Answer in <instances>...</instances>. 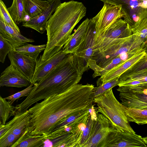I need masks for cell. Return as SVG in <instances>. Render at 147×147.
I'll list each match as a JSON object with an SVG mask.
<instances>
[{"mask_svg": "<svg viewBox=\"0 0 147 147\" xmlns=\"http://www.w3.org/2000/svg\"><path fill=\"white\" fill-rule=\"evenodd\" d=\"M94 88L88 83L78 84L65 92L36 102L28 110L31 116L28 133L32 135H47L62 119L90 109L94 102Z\"/></svg>", "mask_w": 147, "mask_h": 147, "instance_id": "obj_1", "label": "cell"}, {"mask_svg": "<svg viewBox=\"0 0 147 147\" xmlns=\"http://www.w3.org/2000/svg\"><path fill=\"white\" fill-rule=\"evenodd\" d=\"M88 69L83 59L74 53L67 54L44 78L34 84L33 89L15 107V110L23 112L38 101L65 92L78 84L82 75Z\"/></svg>", "mask_w": 147, "mask_h": 147, "instance_id": "obj_2", "label": "cell"}, {"mask_svg": "<svg viewBox=\"0 0 147 147\" xmlns=\"http://www.w3.org/2000/svg\"><path fill=\"white\" fill-rule=\"evenodd\" d=\"M82 2L70 1L61 3L47 22V42L40 57L45 61L60 51L69 39L74 28L86 14Z\"/></svg>", "mask_w": 147, "mask_h": 147, "instance_id": "obj_3", "label": "cell"}, {"mask_svg": "<svg viewBox=\"0 0 147 147\" xmlns=\"http://www.w3.org/2000/svg\"><path fill=\"white\" fill-rule=\"evenodd\" d=\"M145 46V40L135 34L115 39L107 49L93 58L95 67L94 74L99 76L103 69L114 59L125 55L132 56Z\"/></svg>", "mask_w": 147, "mask_h": 147, "instance_id": "obj_4", "label": "cell"}, {"mask_svg": "<svg viewBox=\"0 0 147 147\" xmlns=\"http://www.w3.org/2000/svg\"><path fill=\"white\" fill-rule=\"evenodd\" d=\"M93 101L98 106L96 112L106 117L118 131L136 134L129 124L123 105L115 98L112 88L94 98Z\"/></svg>", "mask_w": 147, "mask_h": 147, "instance_id": "obj_5", "label": "cell"}, {"mask_svg": "<svg viewBox=\"0 0 147 147\" xmlns=\"http://www.w3.org/2000/svg\"><path fill=\"white\" fill-rule=\"evenodd\" d=\"M129 24L120 18L111 25L103 34L94 39L93 58L102 53L116 39L132 34Z\"/></svg>", "mask_w": 147, "mask_h": 147, "instance_id": "obj_6", "label": "cell"}, {"mask_svg": "<svg viewBox=\"0 0 147 147\" xmlns=\"http://www.w3.org/2000/svg\"><path fill=\"white\" fill-rule=\"evenodd\" d=\"M103 3L120 5L123 18L131 29L147 18V0H99Z\"/></svg>", "mask_w": 147, "mask_h": 147, "instance_id": "obj_7", "label": "cell"}, {"mask_svg": "<svg viewBox=\"0 0 147 147\" xmlns=\"http://www.w3.org/2000/svg\"><path fill=\"white\" fill-rule=\"evenodd\" d=\"M123 17L121 6L104 3L100 11L90 19L95 25L94 39L103 34L117 20Z\"/></svg>", "mask_w": 147, "mask_h": 147, "instance_id": "obj_8", "label": "cell"}, {"mask_svg": "<svg viewBox=\"0 0 147 147\" xmlns=\"http://www.w3.org/2000/svg\"><path fill=\"white\" fill-rule=\"evenodd\" d=\"M97 113L91 136L85 147H103L112 132L117 130L111 122L102 114Z\"/></svg>", "mask_w": 147, "mask_h": 147, "instance_id": "obj_9", "label": "cell"}, {"mask_svg": "<svg viewBox=\"0 0 147 147\" xmlns=\"http://www.w3.org/2000/svg\"><path fill=\"white\" fill-rule=\"evenodd\" d=\"M119 96L123 105L129 108L147 109V88H125L119 87Z\"/></svg>", "mask_w": 147, "mask_h": 147, "instance_id": "obj_10", "label": "cell"}, {"mask_svg": "<svg viewBox=\"0 0 147 147\" xmlns=\"http://www.w3.org/2000/svg\"><path fill=\"white\" fill-rule=\"evenodd\" d=\"M145 147L147 145L140 135L117 130L112 133L106 140L103 147Z\"/></svg>", "mask_w": 147, "mask_h": 147, "instance_id": "obj_11", "label": "cell"}, {"mask_svg": "<svg viewBox=\"0 0 147 147\" xmlns=\"http://www.w3.org/2000/svg\"><path fill=\"white\" fill-rule=\"evenodd\" d=\"M95 34V25L90 20L84 38L74 53L78 57L82 59L86 65L94 72L95 68L93 57Z\"/></svg>", "mask_w": 147, "mask_h": 147, "instance_id": "obj_12", "label": "cell"}, {"mask_svg": "<svg viewBox=\"0 0 147 147\" xmlns=\"http://www.w3.org/2000/svg\"><path fill=\"white\" fill-rule=\"evenodd\" d=\"M147 55L146 47L141 49L131 57L100 76L96 82L97 86L103 84L120 76Z\"/></svg>", "mask_w": 147, "mask_h": 147, "instance_id": "obj_13", "label": "cell"}, {"mask_svg": "<svg viewBox=\"0 0 147 147\" xmlns=\"http://www.w3.org/2000/svg\"><path fill=\"white\" fill-rule=\"evenodd\" d=\"M11 64L26 77L32 83L36 61L13 49L8 54Z\"/></svg>", "mask_w": 147, "mask_h": 147, "instance_id": "obj_14", "label": "cell"}, {"mask_svg": "<svg viewBox=\"0 0 147 147\" xmlns=\"http://www.w3.org/2000/svg\"><path fill=\"white\" fill-rule=\"evenodd\" d=\"M90 109L76 113L61 121L52 131L47 135V139L60 134L69 132L72 133L73 129L90 113Z\"/></svg>", "mask_w": 147, "mask_h": 147, "instance_id": "obj_15", "label": "cell"}, {"mask_svg": "<svg viewBox=\"0 0 147 147\" xmlns=\"http://www.w3.org/2000/svg\"><path fill=\"white\" fill-rule=\"evenodd\" d=\"M62 49L59 52L45 61L38 58L32 83L34 84L42 80L67 55Z\"/></svg>", "mask_w": 147, "mask_h": 147, "instance_id": "obj_16", "label": "cell"}, {"mask_svg": "<svg viewBox=\"0 0 147 147\" xmlns=\"http://www.w3.org/2000/svg\"><path fill=\"white\" fill-rule=\"evenodd\" d=\"M31 84L30 81L26 77L11 64L1 75L0 87L22 88L28 87Z\"/></svg>", "mask_w": 147, "mask_h": 147, "instance_id": "obj_17", "label": "cell"}, {"mask_svg": "<svg viewBox=\"0 0 147 147\" xmlns=\"http://www.w3.org/2000/svg\"><path fill=\"white\" fill-rule=\"evenodd\" d=\"M61 3L60 0H54L42 13L24 21L22 26L34 29L40 34L44 33L46 30L47 22Z\"/></svg>", "mask_w": 147, "mask_h": 147, "instance_id": "obj_18", "label": "cell"}, {"mask_svg": "<svg viewBox=\"0 0 147 147\" xmlns=\"http://www.w3.org/2000/svg\"><path fill=\"white\" fill-rule=\"evenodd\" d=\"M0 34L11 45L14 49L28 42H34L33 39L25 37L21 34L20 32L9 26L1 17Z\"/></svg>", "mask_w": 147, "mask_h": 147, "instance_id": "obj_19", "label": "cell"}, {"mask_svg": "<svg viewBox=\"0 0 147 147\" xmlns=\"http://www.w3.org/2000/svg\"><path fill=\"white\" fill-rule=\"evenodd\" d=\"M90 21V19L87 18L71 34L62 48L67 54L75 52L84 38Z\"/></svg>", "mask_w": 147, "mask_h": 147, "instance_id": "obj_20", "label": "cell"}, {"mask_svg": "<svg viewBox=\"0 0 147 147\" xmlns=\"http://www.w3.org/2000/svg\"><path fill=\"white\" fill-rule=\"evenodd\" d=\"M31 116L28 110L22 113L16 112L14 117L7 123L9 126L7 131L18 139L28 127Z\"/></svg>", "mask_w": 147, "mask_h": 147, "instance_id": "obj_21", "label": "cell"}, {"mask_svg": "<svg viewBox=\"0 0 147 147\" xmlns=\"http://www.w3.org/2000/svg\"><path fill=\"white\" fill-rule=\"evenodd\" d=\"M27 129L11 147L44 146L45 142L47 140V135H31L28 133Z\"/></svg>", "mask_w": 147, "mask_h": 147, "instance_id": "obj_22", "label": "cell"}, {"mask_svg": "<svg viewBox=\"0 0 147 147\" xmlns=\"http://www.w3.org/2000/svg\"><path fill=\"white\" fill-rule=\"evenodd\" d=\"M54 0H24L26 15L30 18L35 17L42 13Z\"/></svg>", "mask_w": 147, "mask_h": 147, "instance_id": "obj_23", "label": "cell"}, {"mask_svg": "<svg viewBox=\"0 0 147 147\" xmlns=\"http://www.w3.org/2000/svg\"><path fill=\"white\" fill-rule=\"evenodd\" d=\"M123 106L129 122L138 125L147 123V109L127 107L123 105Z\"/></svg>", "mask_w": 147, "mask_h": 147, "instance_id": "obj_24", "label": "cell"}, {"mask_svg": "<svg viewBox=\"0 0 147 147\" xmlns=\"http://www.w3.org/2000/svg\"><path fill=\"white\" fill-rule=\"evenodd\" d=\"M15 23L17 25L24 22L26 16L24 0H13L11 6L7 8Z\"/></svg>", "mask_w": 147, "mask_h": 147, "instance_id": "obj_25", "label": "cell"}, {"mask_svg": "<svg viewBox=\"0 0 147 147\" xmlns=\"http://www.w3.org/2000/svg\"><path fill=\"white\" fill-rule=\"evenodd\" d=\"M97 118L96 110L94 105L90 109V115L86 127L83 132L79 147H85L92 133L93 125Z\"/></svg>", "mask_w": 147, "mask_h": 147, "instance_id": "obj_26", "label": "cell"}, {"mask_svg": "<svg viewBox=\"0 0 147 147\" xmlns=\"http://www.w3.org/2000/svg\"><path fill=\"white\" fill-rule=\"evenodd\" d=\"M46 44L33 45L26 43L15 49L18 52L29 57L36 61L40 53L46 49Z\"/></svg>", "mask_w": 147, "mask_h": 147, "instance_id": "obj_27", "label": "cell"}, {"mask_svg": "<svg viewBox=\"0 0 147 147\" xmlns=\"http://www.w3.org/2000/svg\"><path fill=\"white\" fill-rule=\"evenodd\" d=\"M6 100L0 96V123L4 125L11 116L15 115L16 112L15 107Z\"/></svg>", "mask_w": 147, "mask_h": 147, "instance_id": "obj_28", "label": "cell"}, {"mask_svg": "<svg viewBox=\"0 0 147 147\" xmlns=\"http://www.w3.org/2000/svg\"><path fill=\"white\" fill-rule=\"evenodd\" d=\"M90 113L73 130L69 147H79L84 131Z\"/></svg>", "mask_w": 147, "mask_h": 147, "instance_id": "obj_29", "label": "cell"}, {"mask_svg": "<svg viewBox=\"0 0 147 147\" xmlns=\"http://www.w3.org/2000/svg\"><path fill=\"white\" fill-rule=\"evenodd\" d=\"M127 79L138 80L147 88V68L141 69L123 77H120L119 81Z\"/></svg>", "mask_w": 147, "mask_h": 147, "instance_id": "obj_30", "label": "cell"}, {"mask_svg": "<svg viewBox=\"0 0 147 147\" xmlns=\"http://www.w3.org/2000/svg\"><path fill=\"white\" fill-rule=\"evenodd\" d=\"M119 77H117L106 83L94 88L92 92L94 98L97 97L113 87L118 85Z\"/></svg>", "mask_w": 147, "mask_h": 147, "instance_id": "obj_31", "label": "cell"}, {"mask_svg": "<svg viewBox=\"0 0 147 147\" xmlns=\"http://www.w3.org/2000/svg\"><path fill=\"white\" fill-rule=\"evenodd\" d=\"M0 17L9 26L20 32V29L13 20L7 8L2 0H0Z\"/></svg>", "mask_w": 147, "mask_h": 147, "instance_id": "obj_32", "label": "cell"}, {"mask_svg": "<svg viewBox=\"0 0 147 147\" xmlns=\"http://www.w3.org/2000/svg\"><path fill=\"white\" fill-rule=\"evenodd\" d=\"M131 30L133 34L146 40L147 39V18L142 20Z\"/></svg>", "mask_w": 147, "mask_h": 147, "instance_id": "obj_33", "label": "cell"}, {"mask_svg": "<svg viewBox=\"0 0 147 147\" xmlns=\"http://www.w3.org/2000/svg\"><path fill=\"white\" fill-rule=\"evenodd\" d=\"M14 49L11 45L0 34V61L3 63L7 55Z\"/></svg>", "mask_w": 147, "mask_h": 147, "instance_id": "obj_34", "label": "cell"}, {"mask_svg": "<svg viewBox=\"0 0 147 147\" xmlns=\"http://www.w3.org/2000/svg\"><path fill=\"white\" fill-rule=\"evenodd\" d=\"M18 138L11 132L7 131L0 137V147H11Z\"/></svg>", "mask_w": 147, "mask_h": 147, "instance_id": "obj_35", "label": "cell"}, {"mask_svg": "<svg viewBox=\"0 0 147 147\" xmlns=\"http://www.w3.org/2000/svg\"><path fill=\"white\" fill-rule=\"evenodd\" d=\"M34 84H31L27 88L10 96L5 98L9 101L11 104L20 98L27 96L34 88Z\"/></svg>", "mask_w": 147, "mask_h": 147, "instance_id": "obj_36", "label": "cell"}, {"mask_svg": "<svg viewBox=\"0 0 147 147\" xmlns=\"http://www.w3.org/2000/svg\"><path fill=\"white\" fill-rule=\"evenodd\" d=\"M145 68H147V55L142 59L122 74L120 77H123Z\"/></svg>", "mask_w": 147, "mask_h": 147, "instance_id": "obj_37", "label": "cell"}, {"mask_svg": "<svg viewBox=\"0 0 147 147\" xmlns=\"http://www.w3.org/2000/svg\"><path fill=\"white\" fill-rule=\"evenodd\" d=\"M124 61L120 56H119L114 59L110 63L103 69L99 73V76H102L106 72Z\"/></svg>", "mask_w": 147, "mask_h": 147, "instance_id": "obj_38", "label": "cell"}, {"mask_svg": "<svg viewBox=\"0 0 147 147\" xmlns=\"http://www.w3.org/2000/svg\"><path fill=\"white\" fill-rule=\"evenodd\" d=\"M143 139L147 145V136L143 138Z\"/></svg>", "mask_w": 147, "mask_h": 147, "instance_id": "obj_39", "label": "cell"}, {"mask_svg": "<svg viewBox=\"0 0 147 147\" xmlns=\"http://www.w3.org/2000/svg\"></svg>", "mask_w": 147, "mask_h": 147, "instance_id": "obj_40", "label": "cell"}, {"mask_svg": "<svg viewBox=\"0 0 147 147\" xmlns=\"http://www.w3.org/2000/svg\"></svg>", "mask_w": 147, "mask_h": 147, "instance_id": "obj_41", "label": "cell"}]
</instances>
